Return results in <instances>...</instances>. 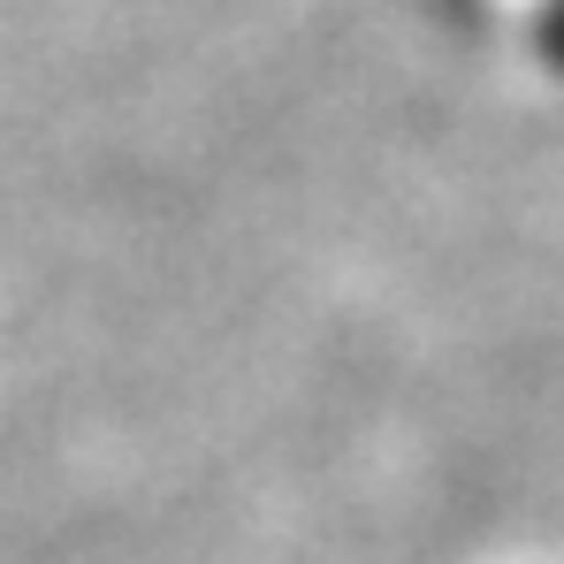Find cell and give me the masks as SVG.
I'll return each mask as SVG.
<instances>
[{"mask_svg": "<svg viewBox=\"0 0 564 564\" xmlns=\"http://www.w3.org/2000/svg\"><path fill=\"white\" fill-rule=\"evenodd\" d=\"M534 39H542L550 69H564V0H534Z\"/></svg>", "mask_w": 564, "mask_h": 564, "instance_id": "1", "label": "cell"}]
</instances>
